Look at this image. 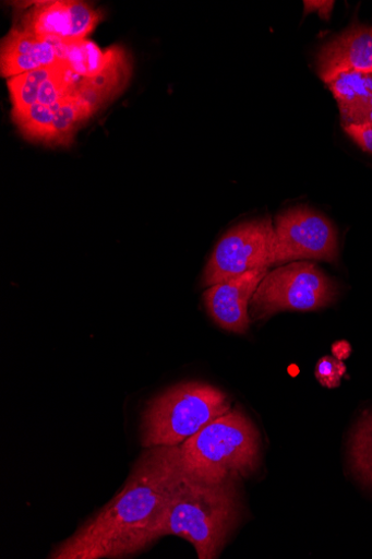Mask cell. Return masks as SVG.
Listing matches in <instances>:
<instances>
[{
  "label": "cell",
  "mask_w": 372,
  "mask_h": 559,
  "mask_svg": "<svg viewBox=\"0 0 372 559\" xmlns=\"http://www.w3.org/2000/svg\"><path fill=\"white\" fill-rule=\"evenodd\" d=\"M67 41L57 37L38 36L20 25L3 38L0 48V72L14 78L31 71L65 62Z\"/></svg>",
  "instance_id": "cell-10"
},
{
  "label": "cell",
  "mask_w": 372,
  "mask_h": 559,
  "mask_svg": "<svg viewBox=\"0 0 372 559\" xmlns=\"http://www.w3.org/2000/svg\"><path fill=\"white\" fill-rule=\"evenodd\" d=\"M316 72L326 85L346 73L372 74V27L352 24L327 41L319 50Z\"/></svg>",
  "instance_id": "cell-11"
},
{
  "label": "cell",
  "mask_w": 372,
  "mask_h": 559,
  "mask_svg": "<svg viewBox=\"0 0 372 559\" xmlns=\"http://www.w3.org/2000/svg\"><path fill=\"white\" fill-rule=\"evenodd\" d=\"M132 74L131 58L121 46L106 50V63L99 73L82 79L76 93L97 112L128 85Z\"/></svg>",
  "instance_id": "cell-12"
},
{
  "label": "cell",
  "mask_w": 372,
  "mask_h": 559,
  "mask_svg": "<svg viewBox=\"0 0 372 559\" xmlns=\"http://www.w3.org/2000/svg\"><path fill=\"white\" fill-rule=\"evenodd\" d=\"M334 354L336 355V358L340 361L347 359L350 355L351 347L348 342H337L333 346Z\"/></svg>",
  "instance_id": "cell-21"
},
{
  "label": "cell",
  "mask_w": 372,
  "mask_h": 559,
  "mask_svg": "<svg viewBox=\"0 0 372 559\" xmlns=\"http://www.w3.org/2000/svg\"><path fill=\"white\" fill-rule=\"evenodd\" d=\"M182 477L178 445L147 448L117 496L48 558H123L130 542L161 510Z\"/></svg>",
  "instance_id": "cell-1"
},
{
  "label": "cell",
  "mask_w": 372,
  "mask_h": 559,
  "mask_svg": "<svg viewBox=\"0 0 372 559\" xmlns=\"http://www.w3.org/2000/svg\"><path fill=\"white\" fill-rule=\"evenodd\" d=\"M231 411V400L220 389L184 382L148 402L142 416L144 448L176 447Z\"/></svg>",
  "instance_id": "cell-4"
},
{
  "label": "cell",
  "mask_w": 372,
  "mask_h": 559,
  "mask_svg": "<svg viewBox=\"0 0 372 559\" xmlns=\"http://www.w3.org/2000/svg\"><path fill=\"white\" fill-rule=\"evenodd\" d=\"M182 472L205 484L239 483L260 465V435L254 424L233 409L178 445Z\"/></svg>",
  "instance_id": "cell-3"
},
{
  "label": "cell",
  "mask_w": 372,
  "mask_h": 559,
  "mask_svg": "<svg viewBox=\"0 0 372 559\" xmlns=\"http://www.w3.org/2000/svg\"><path fill=\"white\" fill-rule=\"evenodd\" d=\"M65 62L76 76L87 79L100 72L106 63V52L92 40L67 41Z\"/></svg>",
  "instance_id": "cell-16"
},
{
  "label": "cell",
  "mask_w": 372,
  "mask_h": 559,
  "mask_svg": "<svg viewBox=\"0 0 372 559\" xmlns=\"http://www.w3.org/2000/svg\"><path fill=\"white\" fill-rule=\"evenodd\" d=\"M344 130L361 150L372 155V124L347 126Z\"/></svg>",
  "instance_id": "cell-19"
},
{
  "label": "cell",
  "mask_w": 372,
  "mask_h": 559,
  "mask_svg": "<svg viewBox=\"0 0 372 559\" xmlns=\"http://www.w3.org/2000/svg\"><path fill=\"white\" fill-rule=\"evenodd\" d=\"M346 371L347 369L343 361L325 357L316 364L315 378L325 388L335 389L340 385Z\"/></svg>",
  "instance_id": "cell-18"
},
{
  "label": "cell",
  "mask_w": 372,
  "mask_h": 559,
  "mask_svg": "<svg viewBox=\"0 0 372 559\" xmlns=\"http://www.w3.org/2000/svg\"><path fill=\"white\" fill-rule=\"evenodd\" d=\"M57 66L9 79L8 87L13 105L12 114H21L36 104L41 84L55 72Z\"/></svg>",
  "instance_id": "cell-17"
},
{
  "label": "cell",
  "mask_w": 372,
  "mask_h": 559,
  "mask_svg": "<svg viewBox=\"0 0 372 559\" xmlns=\"http://www.w3.org/2000/svg\"><path fill=\"white\" fill-rule=\"evenodd\" d=\"M340 111L341 124H372V74L346 73L329 83Z\"/></svg>",
  "instance_id": "cell-13"
},
{
  "label": "cell",
  "mask_w": 372,
  "mask_h": 559,
  "mask_svg": "<svg viewBox=\"0 0 372 559\" xmlns=\"http://www.w3.org/2000/svg\"><path fill=\"white\" fill-rule=\"evenodd\" d=\"M27 11L21 27L38 35L76 41L86 37L101 21V15L91 5L77 0L34 3Z\"/></svg>",
  "instance_id": "cell-8"
},
{
  "label": "cell",
  "mask_w": 372,
  "mask_h": 559,
  "mask_svg": "<svg viewBox=\"0 0 372 559\" xmlns=\"http://www.w3.org/2000/svg\"><path fill=\"white\" fill-rule=\"evenodd\" d=\"M305 13L315 12L321 14L322 19L329 20L335 2H303Z\"/></svg>",
  "instance_id": "cell-20"
},
{
  "label": "cell",
  "mask_w": 372,
  "mask_h": 559,
  "mask_svg": "<svg viewBox=\"0 0 372 559\" xmlns=\"http://www.w3.org/2000/svg\"><path fill=\"white\" fill-rule=\"evenodd\" d=\"M349 461L357 479L372 489V412L361 416L351 433Z\"/></svg>",
  "instance_id": "cell-15"
},
{
  "label": "cell",
  "mask_w": 372,
  "mask_h": 559,
  "mask_svg": "<svg viewBox=\"0 0 372 559\" xmlns=\"http://www.w3.org/2000/svg\"><path fill=\"white\" fill-rule=\"evenodd\" d=\"M267 274L268 269L254 270L206 289L203 299L209 318L228 332L245 334L249 304Z\"/></svg>",
  "instance_id": "cell-9"
},
{
  "label": "cell",
  "mask_w": 372,
  "mask_h": 559,
  "mask_svg": "<svg viewBox=\"0 0 372 559\" xmlns=\"http://www.w3.org/2000/svg\"><path fill=\"white\" fill-rule=\"evenodd\" d=\"M95 112L88 102L77 93L67 96L55 120H52L43 144L52 146L71 145L77 130Z\"/></svg>",
  "instance_id": "cell-14"
},
{
  "label": "cell",
  "mask_w": 372,
  "mask_h": 559,
  "mask_svg": "<svg viewBox=\"0 0 372 559\" xmlns=\"http://www.w3.org/2000/svg\"><path fill=\"white\" fill-rule=\"evenodd\" d=\"M276 261V233L269 217L237 225L219 240L204 269L202 286H214L244 273L269 269Z\"/></svg>",
  "instance_id": "cell-6"
},
{
  "label": "cell",
  "mask_w": 372,
  "mask_h": 559,
  "mask_svg": "<svg viewBox=\"0 0 372 559\" xmlns=\"http://www.w3.org/2000/svg\"><path fill=\"white\" fill-rule=\"evenodd\" d=\"M275 265L303 260L335 263L338 236L333 223L309 207L300 206L281 213L276 219Z\"/></svg>",
  "instance_id": "cell-7"
},
{
  "label": "cell",
  "mask_w": 372,
  "mask_h": 559,
  "mask_svg": "<svg viewBox=\"0 0 372 559\" xmlns=\"http://www.w3.org/2000/svg\"><path fill=\"white\" fill-rule=\"evenodd\" d=\"M337 285L315 264L296 262L281 266L263 278L250 304L254 319L281 311H315L331 305Z\"/></svg>",
  "instance_id": "cell-5"
},
{
  "label": "cell",
  "mask_w": 372,
  "mask_h": 559,
  "mask_svg": "<svg viewBox=\"0 0 372 559\" xmlns=\"http://www.w3.org/2000/svg\"><path fill=\"white\" fill-rule=\"evenodd\" d=\"M241 506L237 481L212 485L183 473L161 510L130 542L123 558L175 535L188 540L200 559H216L240 521Z\"/></svg>",
  "instance_id": "cell-2"
}]
</instances>
